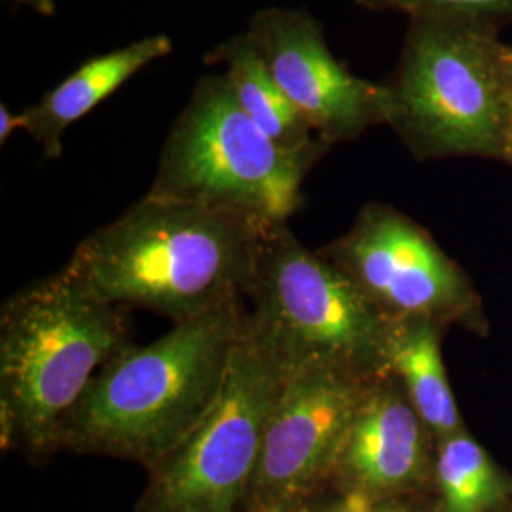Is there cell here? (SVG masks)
Wrapping results in <instances>:
<instances>
[{
	"label": "cell",
	"instance_id": "cell-1",
	"mask_svg": "<svg viewBox=\"0 0 512 512\" xmlns=\"http://www.w3.org/2000/svg\"><path fill=\"white\" fill-rule=\"evenodd\" d=\"M270 230L147 194L82 239L65 268L118 310L154 311L181 323L245 298Z\"/></svg>",
	"mask_w": 512,
	"mask_h": 512
},
{
	"label": "cell",
	"instance_id": "cell-2",
	"mask_svg": "<svg viewBox=\"0 0 512 512\" xmlns=\"http://www.w3.org/2000/svg\"><path fill=\"white\" fill-rule=\"evenodd\" d=\"M249 319L243 300L175 323L103 366L63 423L59 448L152 467L219 397Z\"/></svg>",
	"mask_w": 512,
	"mask_h": 512
},
{
	"label": "cell",
	"instance_id": "cell-3",
	"mask_svg": "<svg viewBox=\"0 0 512 512\" xmlns=\"http://www.w3.org/2000/svg\"><path fill=\"white\" fill-rule=\"evenodd\" d=\"M128 346L122 310L67 268L12 294L0 313L2 448H59L63 423L95 374Z\"/></svg>",
	"mask_w": 512,
	"mask_h": 512
},
{
	"label": "cell",
	"instance_id": "cell-4",
	"mask_svg": "<svg viewBox=\"0 0 512 512\" xmlns=\"http://www.w3.org/2000/svg\"><path fill=\"white\" fill-rule=\"evenodd\" d=\"M387 90V126L420 160L512 150V65L497 27L463 19H410Z\"/></svg>",
	"mask_w": 512,
	"mask_h": 512
},
{
	"label": "cell",
	"instance_id": "cell-5",
	"mask_svg": "<svg viewBox=\"0 0 512 512\" xmlns=\"http://www.w3.org/2000/svg\"><path fill=\"white\" fill-rule=\"evenodd\" d=\"M319 160L279 147L239 107L226 76L209 74L173 122L148 196L274 228L300 209L302 184Z\"/></svg>",
	"mask_w": 512,
	"mask_h": 512
},
{
	"label": "cell",
	"instance_id": "cell-6",
	"mask_svg": "<svg viewBox=\"0 0 512 512\" xmlns=\"http://www.w3.org/2000/svg\"><path fill=\"white\" fill-rule=\"evenodd\" d=\"M245 298L253 304L251 329L285 374L315 363L344 366L372 380L391 374V321L327 256L294 238L287 224L262 241Z\"/></svg>",
	"mask_w": 512,
	"mask_h": 512
},
{
	"label": "cell",
	"instance_id": "cell-7",
	"mask_svg": "<svg viewBox=\"0 0 512 512\" xmlns=\"http://www.w3.org/2000/svg\"><path fill=\"white\" fill-rule=\"evenodd\" d=\"M285 372L247 319L219 397L150 469L139 512H236L249 494Z\"/></svg>",
	"mask_w": 512,
	"mask_h": 512
},
{
	"label": "cell",
	"instance_id": "cell-8",
	"mask_svg": "<svg viewBox=\"0 0 512 512\" xmlns=\"http://www.w3.org/2000/svg\"><path fill=\"white\" fill-rule=\"evenodd\" d=\"M391 323H478L480 300L467 275L433 236L391 205L368 203L325 249Z\"/></svg>",
	"mask_w": 512,
	"mask_h": 512
},
{
	"label": "cell",
	"instance_id": "cell-9",
	"mask_svg": "<svg viewBox=\"0 0 512 512\" xmlns=\"http://www.w3.org/2000/svg\"><path fill=\"white\" fill-rule=\"evenodd\" d=\"M376 380L327 363L285 374L247 494L255 509H298V501L336 469L351 423Z\"/></svg>",
	"mask_w": 512,
	"mask_h": 512
},
{
	"label": "cell",
	"instance_id": "cell-10",
	"mask_svg": "<svg viewBox=\"0 0 512 512\" xmlns=\"http://www.w3.org/2000/svg\"><path fill=\"white\" fill-rule=\"evenodd\" d=\"M245 33L279 88L330 147L387 122L385 84L348 71L330 52L319 21L306 10H258Z\"/></svg>",
	"mask_w": 512,
	"mask_h": 512
},
{
	"label": "cell",
	"instance_id": "cell-11",
	"mask_svg": "<svg viewBox=\"0 0 512 512\" xmlns=\"http://www.w3.org/2000/svg\"><path fill=\"white\" fill-rule=\"evenodd\" d=\"M431 439L401 382L387 374L370 385L334 471L353 480L351 492L370 499L372 494L406 490L427 469Z\"/></svg>",
	"mask_w": 512,
	"mask_h": 512
},
{
	"label": "cell",
	"instance_id": "cell-12",
	"mask_svg": "<svg viewBox=\"0 0 512 512\" xmlns=\"http://www.w3.org/2000/svg\"><path fill=\"white\" fill-rule=\"evenodd\" d=\"M171 50V38L156 35L93 57L46 93L37 105L19 112L21 129L42 147L46 158H57L67 129L118 92L141 69L171 54Z\"/></svg>",
	"mask_w": 512,
	"mask_h": 512
},
{
	"label": "cell",
	"instance_id": "cell-13",
	"mask_svg": "<svg viewBox=\"0 0 512 512\" xmlns=\"http://www.w3.org/2000/svg\"><path fill=\"white\" fill-rule=\"evenodd\" d=\"M205 61L209 65H224V76L239 107L279 147L321 158L329 152V143L310 128L279 88L247 33L222 42Z\"/></svg>",
	"mask_w": 512,
	"mask_h": 512
},
{
	"label": "cell",
	"instance_id": "cell-14",
	"mask_svg": "<svg viewBox=\"0 0 512 512\" xmlns=\"http://www.w3.org/2000/svg\"><path fill=\"white\" fill-rule=\"evenodd\" d=\"M389 370L403 385L433 439L444 440L465 431L440 353L439 325L391 323Z\"/></svg>",
	"mask_w": 512,
	"mask_h": 512
},
{
	"label": "cell",
	"instance_id": "cell-15",
	"mask_svg": "<svg viewBox=\"0 0 512 512\" xmlns=\"http://www.w3.org/2000/svg\"><path fill=\"white\" fill-rule=\"evenodd\" d=\"M437 478L442 512L494 511L507 494V482L501 471L488 452L465 431L439 440Z\"/></svg>",
	"mask_w": 512,
	"mask_h": 512
},
{
	"label": "cell",
	"instance_id": "cell-16",
	"mask_svg": "<svg viewBox=\"0 0 512 512\" xmlns=\"http://www.w3.org/2000/svg\"><path fill=\"white\" fill-rule=\"evenodd\" d=\"M372 12H399L410 19H463L497 27L512 21V0H355Z\"/></svg>",
	"mask_w": 512,
	"mask_h": 512
},
{
	"label": "cell",
	"instance_id": "cell-17",
	"mask_svg": "<svg viewBox=\"0 0 512 512\" xmlns=\"http://www.w3.org/2000/svg\"><path fill=\"white\" fill-rule=\"evenodd\" d=\"M330 512H372V499L363 492H349Z\"/></svg>",
	"mask_w": 512,
	"mask_h": 512
},
{
	"label": "cell",
	"instance_id": "cell-18",
	"mask_svg": "<svg viewBox=\"0 0 512 512\" xmlns=\"http://www.w3.org/2000/svg\"><path fill=\"white\" fill-rule=\"evenodd\" d=\"M16 129H21V116L14 114L6 105H0V143L4 145Z\"/></svg>",
	"mask_w": 512,
	"mask_h": 512
},
{
	"label": "cell",
	"instance_id": "cell-19",
	"mask_svg": "<svg viewBox=\"0 0 512 512\" xmlns=\"http://www.w3.org/2000/svg\"><path fill=\"white\" fill-rule=\"evenodd\" d=\"M16 2L31 6L37 10L38 14H44V16H52L55 12L54 0H16Z\"/></svg>",
	"mask_w": 512,
	"mask_h": 512
},
{
	"label": "cell",
	"instance_id": "cell-20",
	"mask_svg": "<svg viewBox=\"0 0 512 512\" xmlns=\"http://www.w3.org/2000/svg\"><path fill=\"white\" fill-rule=\"evenodd\" d=\"M372 512H414L412 509H408V507H403V505H385V507H380V509H374L372 507Z\"/></svg>",
	"mask_w": 512,
	"mask_h": 512
},
{
	"label": "cell",
	"instance_id": "cell-21",
	"mask_svg": "<svg viewBox=\"0 0 512 512\" xmlns=\"http://www.w3.org/2000/svg\"><path fill=\"white\" fill-rule=\"evenodd\" d=\"M253 512H298V509H281V507H262Z\"/></svg>",
	"mask_w": 512,
	"mask_h": 512
},
{
	"label": "cell",
	"instance_id": "cell-22",
	"mask_svg": "<svg viewBox=\"0 0 512 512\" xmlns=\"http://www.w3.org/2000/svg\"><path fill=\"white\" fill-rule=\"evenodd\" d=\"M509 55H511V65H512V44H509Z\"/></svg>",
	"mask_w": 512,
	"mask_h": 512
},
{
	"label": "cell",
	"instance_id": "cell-23",
	"mask_svg": "<svg viewBox=\"0 0 512 512\" xmlns=\"http://www.w3.org/2000/svg\"><path fill=\"white\" fill-rule=\"evenodd\" d=\"M509 164L512 165V150H511V160H509Z\"/></svg>",
	"mask_w": 512,
	"mask_h": 512
}]
</instances>
